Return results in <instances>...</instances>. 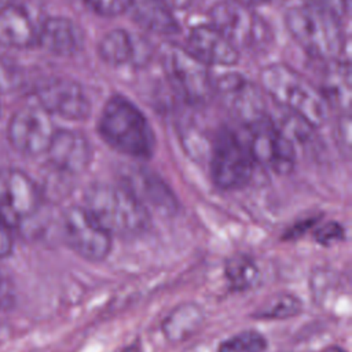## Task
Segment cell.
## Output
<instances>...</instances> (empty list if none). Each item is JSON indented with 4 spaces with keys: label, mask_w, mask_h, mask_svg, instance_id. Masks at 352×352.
Returning a JSON list of instances; mask_svg holds the SVG:
<instances>
[{
    "label": "cell",
    "mask_w": 352,
    "mask_h": 352,
    "mask_svg": "<svg viewBox=\"0 0 352 352\" xmlns=\"http://www.w3.org/2000/svg\"><path fill=\"white\" fill-rule=\"evenodd\" d=\"M84 202L111 236H138L150 228V212L121 184L95 183L85 190Z\"/></svg>",
    "instance_id": "6da1fadb"
},
{
    "label": "cell",
    "mask_w": 352,
    "mask_h": 352,
    "mask_svg": "<svg viewBox=\"0 0 352 352\" xmlns=\"http://www.w3.org/2000/svg\"><path fill=\"white\" fill-rule=\"evenodd\" d=\"M98 132L116 151L139 160L154 153V132L143 113L124 96H113L104 104Z\"/></svg>",
    "instance_id": "7a4b0ae2"
},
{
    "label": "cell",
    "mask_w": 352,
    "mask_h": 352,
    "mask_svg": "<svg viewBox=\"0 0 352 352\" xmlns=\"http://www.w3.org/2000/svg\"><path fill=\"white\" fill-rule=\"evenodd\" d=\"M264 91L289 113L320 126L327 120L329 103L315 85L287 65H270L260 73Z\"/></svg>",
    "instance_id": "3957f363"
},
{
    "label": "cell",
    "mask_w": 352,
    "mask_h": 352,
    "mask_svg": "<svg viewBox=\"0 0 352 352\" xmlns=\"http://www.w3.org/2000/svg\"><path fill=\"white\" fill-rule=\"evenodd\" d=\"M285 23L294 40L316 58L333 59L342 51L340 18L326 11L307 4L294 7L286 12Z\"/></svg>",
    "instance_id": "277c9868"
},
{
    "label": "cell",
    "mask_w": 352,
    "mask_h": 352,
    "mask_svg": "<svg viewBox=\"0 0 352 352\" xmlns=\"http://www.w3.org/2000/svg\"><path fill=\"white\" fill-rule=\"evenodd\" d=\"M161 65L172 88L188 103L199 104L212 95L208 67L188 50L166 44L161 48Z\"/></svg>",
    "instance_id": "5b68a950"
},
{
    "label": "cell",
    "mask_w": 352,
    "mask_h": 352,
    "mask_svg": "<svg viewBox=\"0 0 352 352\" xmlns=\"http://www.w3.org/2000/svg\"><path fill=\"white\" fill-rule=\"evenodd\" d=\"M253 158L238 135L228 128H221L212 146L210 175L213 183L221 190L245 187L253 173Z\"/></svg>",
    "instance_id": "8992f818"
},
{
    "label": "cell",
    "mask_w": 352,
    "mask_h": 352,
    "mask_svg": "<svg viewBox=\"0 0 352 352\" xmlns=\"http://www.w3.org/2000/svg\"><path fill=\"white\" fill-rule=\"evenodd\" d=\"M216 28L236 50L263 48L271 41V29L257 14L231 0L216 3L209 12Z\"/></svg>",
    "instance_id": "52a82bcc"
},
{
    "label": "cell",
    "mask_w": 352,
    "mask_h": 352,
    "mask_svg": "<svg viewBox=\"0 0 352 352\" xmlns=\"http://www.w3.org/2000/svg\"><path fill=\"white\" fill-rule=\"evenodd\" d=\"M248 128V148L253 162L276 175L290 173L297 160L296 146L280 132L275 121L265 116Z\"/></svg>",
    "instance_id": "ba28073f"
},
{
    "label": "cell",
    "mask_w": 352,
    "mask_h": 352,
    "mask_svg": "<svg viewBox=\"0 0 352 352\" xmlns=\"http://www.w3.org/2000/svg\"><path fill=\"white\" fill-rule=\"evenodd\" d=\"M67 246L88 261H102L111 250V235L84 206H70L62 216Z\"/></svg>",
    "instance_id": "9c48e42d"
},
{
    "label": "cell",
    "mask_w": 352,
    "mask_h": 352,
    "mask_svg": "<svg viewBox=\"0 0 352 352\" xmlns=\"http://www.w3.org/2000/svg\"><path fill=\"white\" fill-rule=\"evenodd\" d=\"M54 132L50 113L38 104H30L16 110L7 126L10 144L16 151L32 157L47 151Z\"/></svg>",
    "instance_id": "30bf717a"
},
{
    "label": "cell",
    "mask_w": 352,
    "mask_h": 352,
    "mask_svg": "<svg viewBox=\"0 0 352 352\" xmlns=\"http://www.w3.org/2000/svg\"><path fill=\"white\" fill-rule=\"evenodd\" d=\"M40 206L36 183L21 169H0V217L15 226L33 216Z\"/></svg>",
    "instance_id": "8fae6325"
},
{
    "label": "cell",
    "mask_w": 352,
    "mask_h": 352,
    "mask_svg": "<svg viewBox=\"0 0 352 352\" xmlns=\"http://www.w3.org/2000/svg\"><path fill=\"white\" fill-rule=\"evenodd\" d=\"M120 183L147 210L172 216L179 206L177 198L170 187L154 170L140 165H121L118 169Z\"/></svg>",
    "instance_id": "7c38bea8"
},
{
    "label": "cell",
    "mask_w": 352,
    "mask_h": 352,
    "mask_svg": "<svg viewBox=\"0 0 352 352\" xmlns=\"http://www.w3.org/2000/svg\"><path fill=\"white\" fill-rule=\"evenodd\" d=\"M216 91L227 110L245 125L265 117V102L261 89L239 73H227L216 84Z\"/></svg>",
    "instance_id": "4fadbf2b"
},
{
    "label": "cell",
    "mask_w": 352,
    "mask_h": 352,
    "mask_svg": "<svg viewBox=\"0 0 352 352\" xmlns=\"http://www.w3.org/2000/svg\"><path fill=\"white\" fill-rule=\"evenodd\" d=\"M37 104L47 113L72 121H82L91 114V102L84 89L73 80L54 78L36 91Z\"/></svg>",
    "instance_id": "5bb4252c"
},
{
    "label": "cell",
    "mask_w": 352,
    "mask_h": 352,
    "mask_svg": "<svg viewBox=\"0 0 352 352\" xmlns=\"http://www.w3.org/2000/svg\"><path fill=\"white\" fill-rule=\"evenodd\" d=\"M51 165L63 173H82L92 158V150L88 139L72 129H58L54 132L51 143L45 151Z\"/></svg>",
    "instance_id": "9a60e30c"
},
{
    "label": "cell",
    "mask_w": 352,
    "mask_h": 352,
    "mask_svg": "<svg viewBox=\"0 0 352 352\" xmlns=\"http://www.w3.org/2000/svg\"><path fill=\"white\" fill-rule=\"evenodd\" d=\"M98 54L111 66H144L151 58V47L142 36L114 29L100 38Z\"/></svg>",
    "instance_id": "2e32d148"
},
{
    "label": "cell",
    "mask_w": 352,
    "mask_h": 352,
    "mask_svg": "<svg viewBox=\"0 0 352 352\" xmlns=\"http://www.w3.org/2000/svg\"><path fill=\"white\" fill-rule=\"evenodd\" d=\"M187 43L188 51L205 65L232 66L239 59L238 50L212 25L195 26Z\"/></svg>",
    "instance_id": "e0dca14e"
},
{
    "label": "cell",
    "mask_w": 352,
    "mask_h": 352,
    "mask_svg": "<svg viewBox=\"0 0 352 352\" xmlns=\"http://www.w3.org/2000/svg\"><path fill=\"white\" fill-rule=\"evenodd\" d=\"M36 44L52 55L72 56L82 48L84 33L69 18L50 16L37 30Z\"/></svg>",
    "instance_id": "ac0fdd59"
},
{
    "label": "cell",
    "mask_w": 352,
    "mask_h": 352,
    "mask_svg": "<svg viewBox=\"0 0 352 352\" xmlns=\"http://www.w3.org/2000/svg\"><path fill=\"white\" fill-rule=\"evenodd\" d=\"M37 41V29L29 12L10 3L0 10V45L6 48H29Z\"/></svg>",
    "instance_id": "d6986e66"
},
{
    "label": "cell",
    "mask_w": 352,
    "mask_h": 352,
    "mask_svg": "<svg viewBox=\"0 0 352 352\" xmlns=\"http://www.w3.org/2000/svg\"><path fill=\"white\" fill-rule=\"evenodd\" d=\"M125 11L139 26L148 32L157 34L179 32L177 21L164 0H129Z\"/></svg>",
    "instance_id": "ffe728a7"
},
{
    "label": "cell",
    "mask_w": 352,
    "mask_h": 352,
    "mask_svg": "<svg viewBox=\"0 0 352 352\" xmlns=\"http://www.w3.org/2000/svg\"><path fill=\"white\" fill-rule=\"evenodd\" d=\"M205 320L202 308L195 302H183L173 308L162 322V333L170 342H182L194 336Z\"/></svg>",
    "instance_id": "44dd1931"
},
{
    "label": "cell",
    "mask_w": 352,
    "mask_h": 352,
    "mask_svg": "<svg viewBox=\"0 0 352 352\" xmlns=\"http://www.w3.org/2000/svg\"><path fill=\"white\" fill-rule=\"evenodd\" d=\"M224 275L232 292H245L257 283L260 270L250 256L239 253L227 258Z\"/></svg>",
    "instance_id": "7402d4cb"
},
{
    "label": "cell",
    "mask_w": 352,
    "mask_h": 352,
    "mask_svg": "<svg viewBox=\"0 0 352 352\" xmlns=\"http://www.w3.org/2000/svg\"><path fill=\"white\" fill-rule=\"evenodd\" d=\"M324 74L322 95L324 99L344 107L346 111L351 104V72L348 63H337Z\"/></svg>",
    "instance_id": "603a6c76"
},
{
    "label": "cell",
    "mask_w": 352,
    "mask_h": 352,
    "mask_svg": "<svg viewBox=\"0 0 352 352\" xmlns=\"http://www.w3.org/2000/svg\"><path fill=\"white\" fill-rule=\"evenodd\" d=\"M302 311V302L298 297L290 293H276L263 301V304L252 314L256 319L280 320L298 315Z\"/></svg>",
    "instance_id": "cb8c5ba5"
},
{
    "label": "cell",
    "mask_w": 352,
    "mask_h": 352,
    "mask_svg": "<svg viewBox=\"0 0 352 352\" xmlns=\"http://www.w3.org/2000/svg\"><path fill=\"white\" fill-rule=\"evenodd\" d=\"M265 349L267 340L261 333L245 330L220 342L217 352H264Z\"/></svg>",
    "instance_id": "d4e9b609"
},
{
    "label": "cell",
    "mask_w": 352,
    "mask_h": 352,
    "mask_svg": "<svg viewBox=\"0 0 352 352\" xmlns=\"http://www.w3.org/2000/svg\"><path fill=\"white\" fill-rule=\"evenodd\" d=\"M21 74L15 65L0 55V94H10L19 87Z\"/></svg>",
    "instance_id": "484cf974"
},
{
    "label": "cell",
    "mask_w": 352,
    "mask_h": 352,
    "mask_svg": "<svg viewBox=\"0 0 352 352\" xmlns=\"http://www.w3.org/2000/svg\"><path fill=\"white\" fill-rule=\"evenodd\" d=\"M345 239V228L337 221H329L315 231V241L323 246H330Z\"/></svg>",
    "instance_id": "4316f807"
},
{
    "label": "cell",
    "mask_w": 352,
    "mask_h": 352,
    "mask_svg": "<svg viewBox=\"0 0 352 352\" xmlns=\"http://www.w3.org/2000/svg\"><path fill=\"white\" fill-rule=\"evenodd\" d=\"M129 0H84L85 6L98 15L114 16L126 10Z\"/></svg>",
    "instance_id": "83f0119b"
},
{
    "label": "cell",
    "mask_w": 352,
    "mask_h": 352,
    "mask_svg": "<svg viewBox=\"0 0 352 352\" xmlns=\"http://www.w3.org/2000/svg\"><path fill=\"white\" fill-rule=\"evenodd\" d=\"M336 140L341 150V154H344L346 158H349L351 154V116L346 111L342 114L336 125Z\"/></svg>",
    "instance_id": "f1b7e54d"
},
{
    "label": "cell",
    "mask_w": 352,
    "mask_h": 352,
    "mask_svg": "<svg viewBox=\"0 0 352 352\" xmlns=\"http://www.w3.org/2000/svg\"><path fill=\"white\" fill-rule=\"evenodd\" d=\"M307 6H312L322 11H326L337 18H342L348 10L346 0H305Z\"/></svg>",
    "instance_id": "f546056e"
},
{
    "label": "cell",
    "mask_w": 352,
    "mask_h": 352,
    "mask_svg": "<svg viewBox=\"0 0 352 352\" xmlns=\"http://www.w3.org/2000/svg\"><path fill=\"white\" fill-rule=\"evenodd\" d=\"M12 249V238L8 230V224L0 217V257L10 254Z\"/></svg>",
    "instance_id": "4dcf8cb0"
},
{
    "label": "cell",
    "mask_w": 352,
    "mask_h": 352,
    "mask_svg": "<svg viewBox=\"0 0 352 352\" xmlns=\"http://www.w3.org/2000/svg\"><path fill=\"white\" fill-rule=\"evenodd\" d=\"M318 217H309V219H305L302 221H298L287 232H285L283 238L285 239H293V238H298L300 235H302L311 226H314L316 223Z\"/></svg>",
    "instance_id": "1f68e13d"
},
{
    "label": "cell",
    "mask_w": 352,
    "mask_h": 352,
    "mask_svg": "<svg viewBox=\"0 0 352 352\" xmlns=\"http://www.w3.org/2000/svg\"><path fill=\"white\" fill-rule=\"evenodd\" d=\"M11 302H12V293L7 289V283L0 275V305L6 308Z\"/></svg>",
    "instance_id": "d6a6232c"
},
{
    "label": "cell",
    "mask_w": 352,
    "mask_h": 352,
    "mask_svg": "<svg viewBox=\"0 0 352 352\" xmlns=\"http://www.w3.org/2000/svg\"><path fill=\"white\" fill-rule=\"evenodd\" d=\"M234 3H238L241 6H245V7H252V6H261V4H265L271 0H231Z\"/></svg>",
    "instance_id": "836d02e7"
},
{
    "label": "cell",
    "mask_w": 352,
    "mask_h": 352,
    "mask_svg": "<svg viewBox=\"0 0 352 352\" xmlns=\"http://www.w3.org/2000/svg\"><path fill=\"white\" fill-rule=\"evenodd\" d=\"M168 6H173V7H182L184 6L188 0H164Z\"/></svg>",
    "instance_id": "e575fe53"
},
{
    "label": "cell",
    "mask_w": 352,
    "mask_h": 352,
    "mask_svg": "<svg viewBox=\"0 0 352 352\" xmlns=\"http://www.w3.org/2000/svg\"><path fill=\"white\" fill-rule=\"evenodd\" d=\"M121 352H142V351H140V346L138 344H131V345L125 346Z\"/></svg>",
    "instance_id": "d590c367"
},
{
    "label": "cell",
    "mask_w": 352,
    "mask_h": 352,
    "mask_svg": "<svg viewBox=\"0 0 352 352\" xmlns=\"http://www.w3.org/2000/svg\"><path fill=\"white\" fill-rule=\"evenodd\" d=\"M322 352H345L342 348H340V346H336V345H331V346H327V348H324Z\"/></svg>",
    "instance_id": "8d00e7d4"
},
{
    "label": "cell",
    "mask_w": 352,
    "mask_h": 352,
    "mask_svg": "<svg viewBox=\"0 0 352 352\" xmlns=\"http://www.w3.org/2000/svg\"><path fill=\"white\" fill-rule=\"evenodd\" d=\"M10 3H14V0H0V10H1L3 7H6L7 4H10Z\"/></svg>",
    "instance_id": "74e56055"
}]
</instances>
